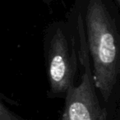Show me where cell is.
I'll return each mask as SVG.
<instances>
[{
  "label": "cell",
  "mask_w": 120,
  "mask_h": 120,
  "mask_svg": "<svg viewBox=\"0 0 120 120\" xmlns=\"http://www.w3.org/2000/svg\"><path fill=\"white\" fill-rule=\"evenodd\" d=\"M81 30L92 76L106 106L120 86V9L115 0H73L68 14Z\"/></svg>",
  "instance_id": "obj_1"
},
{
  "label": "cell",
  "mask_w": 120,
  "mask_h": 120,
  "mask_svg": "<svg viewBox=\"0 0 120 120\" xmlns=\"http://www.w3.org/2000/svg\"><path fill=\"white\" fill-rule=\"evenodd\" d=\"M45 70L49 99L65 100L76 85L81 71L78 36L73 23L67 18L50 23L45 29L43 40Z\"/></svg>",
  "instance_id": "obj_2"
},
{
  "label": "cell",
  "mask_w": 120,
  "mask_h": 120,
  "mask_svg": "<svg viewBox=\"0 0 120 120\" xmlns=\"http://www.w3.org/2000/svg\"><path fill=\"white\" fill-rule=\"evenodd\" d=\"M76 30L80 45V80L70 89L64 100V109L60 120H99L105 105L94 82L85 40L81 30L77 27Z\"/></svg>",
  "instance_id": "obj_3"
},
{
  "label": "cell",
  "mask_w": 120,
  "mask_h": 120,
  "mask_svg": "<svg viewBox=\"0 0 120 120\" xmlns=\"http://www.w3.org/2000/svg\"><path fill=\"white\" fill-rule=\"evenodd\" d=\"M105 108L107 109L108 120H120V86Z\"/></svg>",
  "instance_id": "obj_4"
},
{
  "label": "cell",
  "mask_w": 120,
  "mask_h": 120,
  "mask_svg": "<svg viewBox=\"0 0 120 120\" xmlns=\"http://www.w3.org/2000/svg\"><path fill=\"white\" fill-rule=\"evenodd\" d=\"M0 120H26L22 116L12 111L4 103V100L0 101Z\"/></svg>",
  "instance_id": "obj_5"
},
{
  "label": "cell",
  "mask_w": 120,
  "mask_h": 120,
  "mask_svg": "<svg viewBox=\"0 0 120 120\" xmlns=\"http://www.w3.org/2000/svg\"><path fill=\"white\" fill-rule=\"evenodd\" d=\"M99 120H108V115H107V109L105 108V106L104 107L103 110H102L101 115H100Z\"/></svg>",
  "instance_id": "obj_6"
},
{
  "label": "cell",
  "mask_w": 120,
  "mask_h": 120,
  "mask_svg": "<svg viewBox=\"0 0 120 120\" xmlns=\"http://www.w3.org/2000/svg\"><path fill=\"white\" fill-rule=\"evenodd\" d=\"M44 3H45L46 5H48L49 7H50V5H51V4L53 2V1H55V0H42Z\"/></svg>",
  "instance_id": "obj_7"
},
{
  "label": "cell",
  "mask_w": 120,
  "mask_h": 120,
  "mask_svg": "<svg viewBox=\"0 0 120 120\" xmlns=\"http://www.w3.org/2000/svg\"><path fill=\"white\" fill-rule=\"evenodd\" d=\"M115 2H116L117 5H118V7L119 8V9H120V0H115Z\"/></svg>",
  "instance_id": "obj_8"
}]
</instances>
